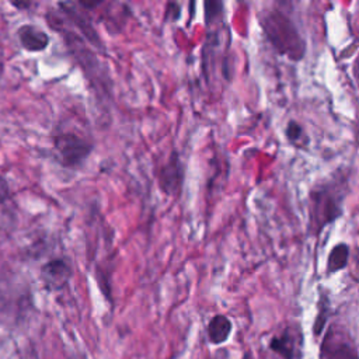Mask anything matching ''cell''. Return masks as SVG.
<instances>
[{
  "mask_svg": "<svg viewBox=\"0 0 359 359\" xmlns=\"http://www.w3.org/2000/svg\"><path fill=\"white\" fill-rule=\"evenodd\" d=\"M320 359H359V351L349 335L331 327L321 342Z\"/></svg>",
  "mask_w": 359,
  "mask_h": 359,
  "instance_id": "277c9868",
  "label": "cell"
},
{
  "mask_svg": "<svg viewBox=\"0 0 359 359\" xmlns=\"http://www.w3.org/2000/svg\"><path fill=\"white\" fill-rule=\"evenodd\" d=\"M328 314H330V302H328V297L325 294H321L320 300H318V310H317V316H316V320H314V324H313V334L314 335H321L324 327H325V323H327V318H328Z\"/></svg>",
  "mask_w": 359,
  "mask_h": 359,
  "instance_id": "8fae6325",
  "label": "cell"
},
{
  "mask_svg": "<svg viewBox=\"0 0 359 359\" xmlns=\"http://www.w3.org/2000/svg\"><path fill=\"white\" fill-rule=\"evenodd\" d=\"M17 36L21 46L28 52H41L45 50L49 45V35L31 24H24L17 29Z\"/></svg>",
  "mask_w": 359,
  "mask_h": 359,
  "instance_id": "52a82bcc",
  "label": "cell"
},
{
  "mask_svg": "<svg viewBox=\"0 0 359 359\" xmlns=\"http://www.w3.org/2000/svg\"><path fill=\"white\" fill-rule=\"evenodd\" d=\"M53 149L63 167L77 168L90 156L94 144L76 133L62 132L53 136Z\"/></svg>",
  "mask_w": 359,
  "mask_h": 359,
  "instance_id": "3957f363",
  "label": "cell"
},
{
  "mask_svg": "<svg viewBox=\"0 0 359 359\" xmlns=\"http://www.w3.org/2000/svg\"><path fill=\"white\" fill-rule=\"evenodd\" d=\"M348 257H349V247L345 243L335 244L332 250L328 254L327 259V272L334 273L341 269H344L348 264Z\"/></svg>",
  "mask_w": 359,
  "mask_h": 359,
  "instance_id": "30bf717a",
  "label": "cell"
},
{
  "mask_svg": "<svg viewBox=\"0 0 359 359\" xmlns=\"http://www.w3.org/2000/svg\"><path fill=\"white\" fill-rule=\"evenodd\" d=\"M39 278L48 290H60L72 278V266L62 258L50 259L41 266Z\"/></svg>",
  "mask_w": 359,
  "mask_h": 359,
  "instance_id": "5b68a950",
  "label": "cell"
},
{
  "mask_svg": "<svg viewBox=\"0 0 359 359\" xmlns=\"http://www.w3.org/2000/svg\"><path fill=\"white\" fill-rule=\"evenodd\" d=\"M11 6L17 7V8H28L31 6V3H21V1H11Z\"/></svg>",
  "mask_w": 359,
  "mask_h": 359,
  "instance_id": "5bb4252c",
  "label": "cell"
},
{
  "mask_svg": "<svg viewBox=\"0 0 359 359\" xmlns=\"http://www.w3.org/2000/svg\"><path fill=\"white\" fill-rule=\"evenodd\" d=\"M262 27L272 46L293 60H300L306 53V42L294 24L279 10H268L262 18Z\"/></svg>",
  "mask_w": 359,
  "mask_h": 359,
  "instance_id": "6da1fadb",
  "label": "cell"
},
{
  "mask_svg": "<svg viewBox=\"0 0 359 359\" xmlns=\"http://www.w3.org/2000/svg\"><path fill=\"white\" fill-rule=\"evenodd\" d=\"M342 213L341 198L337 189L330 185L314 188L310 194V223L320 231L324 226L334 222Z\"/></svg>",
  "mask_w": 359,
  "mask_h": 359,
  "instance_id": "7a4b0ae2",
  "label": "cell"
},
{
  "mask_svg": "<svg viewBox=\"0 0 359 359\" xmlns=\"http://www.w3.org/2000/svg\"><path fill=\"white\" fill-rule=\"evenodd\" d=\"M223 4L220 1H206L205 3V17L206 22H210L213 18H216L222 13Z\"/></svg>",
  "mask_w": 359,
  "mask_h": 359,
  "instance_id": "7c38bea8",
  "label": "cell"
},
{
  "mask_svg": "<svg viewBox=\"0 0 359 359\" xmlns=\"http://www.w3.org/2000/svg\"><path fill=\"white\" fill-rule=\"evenodd\" d=\"M297 346H299V342L293 331H290L289 328L285 330L282 334L275 335L269 341V348L283 359H296Z\"/></svg>",
  "mask_w": 359,
  "mask_h": 359,
  "instance_id": "ba28073f",
  "label": "cell"
},
{
  "mask_svg": "<svg viewBox=\"0 0 359 359\" xmlns=\"http://www.w3.org/2000/svg\"><path fill=\"white\" fill-rule=\"evenodd\" d=\"M244 359H247V356H245V358H244Z\"/></svg>",
  "mask_w": 359,
  "mask_h": 359,
  "instance_id": "9a60e30c",
  "label": "cell"
},
{
  "mask_svg": "<svg viewBox=\"0 0 359 359\" xmlns=\"http://www.w3.org/2000/svg\"><path fill=\"white\" fill-rule=\"evenodd\" d=\"M231 328L233 325L229 317L223 314H216L215 317H212V320L208 324L209 341L215 345H220L226 342L231 334Z\"/></svg>",
  "mask_w": 359,
  "mask_h": 359,
  "instance_id": "9c48e42d",
  "label": "cell"
},
{
  "mask_svg": "<svg viewBox=\"0 0 359 359\" xmlns=\"http://www.w3.org/2000/svg\"><path fill=\"white\" fill-rule=\"evenodd\" d=\"M184 180V165L180 160L178 153L174 150L168 158L167 163L163 164L160 168V175H158V182L161 189L167 195H174L181 189Z\"/></svg>",
  "mask_w": 359,
  "mask_h": 359,
  "instance_id": "8992f818",
  "label": "cell"
},
{
  "mask_svg": "<svg viewBox=\"0 0 359 359\" xmlns=\"http://www.w3.org/2000/svg\"><path fill=\"white\" fill-rule=\"evenodd\" d=\"M303 133V128L296 122V121H290L285 129V135L290 142H296L302 137Z\"/></svg>",
  "mask_w": 359,
  "mask_h": 359,
  "instance_id": "4fadbf2b",
  "label": "cell"
}]
</instances>
